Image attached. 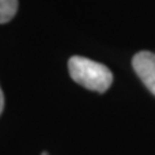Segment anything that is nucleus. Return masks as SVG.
<instances>
[{"instance_id":"1","label":"nucleus","mask_w":155,"mask_h":155,"mask_svg":"<svg viewBox=\"0 0 155 155\" xmlns=\"http://www.w3.org/2000/svg\"><path fill=\"white\" fill-rule=\"evenodd\" d=\"M67 66L71 79L85 89L104 93L113 84V72L100 62L81 56H72Z\"/></svg>"},{"instance_id":"2","label":"nucleus","mask_w":155,"mask_h":155,"mask_svg":"<svg viewBox=\"0 0 155 155\" xmlns=\"http://www.w3.org/2000/svg\"><path fill=\"white\" fill-rule=\"evenodd\" d=\"M132 66L146 88L155 96V53L147 51L136 53Z\"/></svg>"},{"instance_id":"3","label":"nucleus","mask_w":155,"mask_h":155,"mask_svg":"<svg viewBox=\"0 0 155 155\" xmlns=\"http://www.w3.org/2000/svg\"><path fill=\"white\" fill-rule=\"evenodd\" d=\"M18 0H0V23H7L16 16Z\"/></svg>"},{"instance_id":"4","label":"nucleus","mask_w":155,"mask_h":155,"mask_svg":"<svg viewBox=\"0 0 155 155\" xmlns=\"http://www.w3.org/2000/svg\"><path fill=\"white\" fill-rule=\"evenodd\" d=\"M3 109H4V94H3L2 88H0V115L3 113Z\"/></svg>"},{"instance_id":"5","label":"nucleus","mask_w":155,"mask_h":155,"mask_svg":"<svg viewBox=\"0 0 155 155\" xmlns=\"http://www.w3.org/2000/svg\"><path fill=\"white\" fill-rule=\"evenodd\" d=\"M40 155H49V154H48V151H43Z\"/></svg>"}]
</instances>
